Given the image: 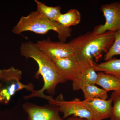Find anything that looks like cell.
I'll return each instance as SVG.
<instances>
[{"label": "cell", "instance_id": "obj_1", "mask_svg": "<svg viewBox=\"0 0 120 120\" xmlns=\"http://www.w3.org/2000/svg\"><path fill=\"white\" fill-rule=\"evenodd\" d=\"M20 53L26 59L31 58L37 62L38 70L35 77L38 79L39 75L43 78L44 85L41 90H34L33 94H43L46 91L50 96L55 94L56 87L58 84L67 81L60 73L51 58L38 48L31 41L22 43L20 47Z\"/></svg>", "mask_w": 120, "mask_h": 120}, {"label": "cell", "instance_id": "obj_2", "mask_svg": "<svg viewBox=\"0 0 120 120\" xmlns=\"http://www.w3.org/2000/svg\"><path fill=\"white\" fill-rule=\"evenodd\" d=\"M115 32L108 31L101 34L90 31L81 35L69 42L75 56L93 65L106 53L114 40Z\"/></svg>", "mask_w": 120, "mask_h": 120}, {"label": "cell", "instance_id": "obj_3", "mask_svg": "<svg viewBox=\"0 0 120 120\" xmlns=\"http://www.w3.org/2000/svg\"><path fill=\"white\" fill-rule=\"evenodd\" d=\"M50 30L57 32L60 41L65 42L67 39L71 36V28H64L57 22L49 20L37 11L31 12L27 16L21 17L12 31L17 35L27 31L43 35Z\"/></svg>", "mask_w": 120, "mask_h": 120}, {"label": "cell", "instance_id": "obj_4", "mask_svg": "<svg viewBox=\"0 0 120 120\" xmlns=\"http://www.w3.org/2000/svg\"><path fill=\"white\" fill-rule=\"evenodd\" d=\"M22 72L11 66L8 69H0V103L8 104L17 91L25 89L31 92L34 87L31 83H22Z\"/></svg>", "mask_w": 120, "mask_h": 120}, {"label": "cell", "instance_id": "obj_5", "mask_svg": "<svg viewBox=\"0 0 120 120\" xmlns=\"http://www.w3.org/2000/svg\"><path fill=\"white\" fill-rule=\"evenodd\" d=\"M30 98L38 97L46 99L49 103L57 106L60 112L63 114V118H67L72 115L73 116L89 120H94L92 114L84 104L83 101L75 98L71 101H66L62 94L60 95L56 99L50 95L43 94L30 95Z\"/></svg>", "mask_w": 120, "mask_h": 120}, {"label": "cell", "instance_id": "obj_6", "mask_svg": "<svg viewBox=\"0 0 120 120\" xmlns=\"http://www.w3.org/2000/svg\"><path fill=\"white\" fill-rule=\"evenodd\" d=\"M58 71L67 80L72 82L77 79L90 63L74 56L66 58L52 59Z\"/></svg>", "mask_w": 120, "mask_h": 120}, {"label": "cell", "instance_id": "obj_7", "mask_svg": "<svg viewBox=\"0 0 120 120\" xmlns=\"http://www.w3.org/2000/svg\"><path fill=\"white\" fill-rule=\"evenodd\" d=\"M101 9L105 22L104 24L96 26L93 31L101 34L108 31L116 32L120 30V2L102 5Z\"/></svg>", "mask_w": 120, "mask_h": 120}, {"label": "cell", "instance_id": "obj_8", "mask_svg": "<svg viewBox=\"0 0 120 120\" xmlns=\"http://www.w3.org/2000/svg\"><path fill=\"white\" fill-rule=\"evenodd\" d=\"M23 108L28 114V120H67L61 118L58 106L51 103L39 106L26 102Z\"/></svg>", "mask_w": 120, "mask_h": 120}, {"label": "cell", "instance_id": "obj_9", "mask_svg": "<svg viewBox=\"0 0 120 120\" xmlns=\"http://www.w3.org/2000/svg\"><path fill=\"white\" fill-rule=\"evenodd\" d=\"M35 45L40 50L51 58H62L75 55L69 43L52 41L50 39L38 41Z\"/></svg>", "mask_w": 120, "mask_h": 120}, {"label": "cell", "instance_id": "obj_10", "mask_svg": "<svg viewBox=\"0 0 120 120\" xmlns=\"http://www.w3.org/2000/svg\"><path fill=\"white\" fill-rule=\"evenodd\" d=\"M83 102L92 114L94 120H102L110 118L112 110V99H85Z\"/></svg>", "mask_w": 120, "mask_h": 120}, {"label": "cell", "instance_id": "obj_11", "mask_svg": "<svg viewBox=\"0 0 120 120\" xmlns=\"http://www.w3.org/2000/svg\"><path fill=\"white\" fill-rule=\"evenodd\" d=\"M98 74L92 66L88 67L79 77L72 82V89L74 91L81 90L84 86L96 84Z\"/></svg>", "mask_w": 120, "mask_h": 120}, {"label": "cell", "instance_id": "obj_12", "mask_svg": "<svg viewBox=\"0 0 120 120\" xmlns=\"http://www.w3.org/2000/svg\"><path fill=\"white\" fill-rule=\"evenodd\" d=\"M92 67L96 71L109 74L120 80V59L113 58L99 64L94 62Z\"/></svg>", "mask_w": 120, "mask_h": 120}, {"label": "cell", "instance_id": "obj_13", "mask_svg": "<svg viewBox=\"0 0 120 120\" xmlns=\"http://www.w3.org/2000/svg\"><path fill=\"white\" fill-rule=\"evenodd\" d=\"M96 84L101 86L107 92L111 91H117L120 90V80L117 78L102 72H99Z\"/></svg>", "mask_w": 120, "mask_h": 120}, {"label": "cell", "instance_id": "obj_14", "mask_svg": "<svg viewBox=\"0 0 120 120\" xmlns=\"http://www.w3.org/2000/svg\"><path fill=\"white\" fill-rule=\"evenodd\" d=\"M81 19V15L77 9H72L66 13H61L56 22L64 28H69L71 26L79 24Z\"/></svg>", "mask_w": 120, "mask_h": 120}, {"label": "cell", "instance_id": "obj_15", "mask_svg": "<svg viewBox=\"0 0 120 120\" xmlns=\"http://www.w3.org/2000/svg\"><path fill=\"white\" fill-rule=\"evenodd\" d=\"M37 5V11L48 19L56 22L57 18L61 14V8L60 6H48L42 2L35 0Z\"/></svg>", "mask_w": 120, "mask_h": 120}, {"label": "cell", "instance_id": "obj_16", "mask_svg": "<svg viewBox=\"0 0 120 120\" xmlns=\"http://www.w3.org/2000/svg\"><path fill=\"white\" fill-rule=\"evenodd\" d=\"M82 91L85 99L100 98L107 99V92L102 88L98 87L95 85H88L84 86L81 90Z\"/></svg>", "mask_w": 120, "mask_h": 120}, {"label": "cell", "instance_id": "obj_17", "mask_svg": "<svg viewBox=\"0 0 120 120\" xmlns=\"http://www.w3.org/2000/svg\"><path fill=\"white\" fill-rule=\"evenodd\" d=\"M120 55V30L115 32L113 43L104 57L105 61L113 58L114 56Z\"/></svg>", "mask_w": 120, "mask_h": 120}, {"label": "cell", "instance_id": "obj_18", "mask_svg": "<svg viewBox=\"0 0 120 120\" xmlns=\"http://www.w3.org/2000/svg\"><path fill=\"white\" fill-rule=\"evenodd\" d=\"M110 98L112 101V110L110 120H120V90L113 91Z\"/></svg>", "mask_w": 120, "mask_h": 120}, {"label": "cell", "instance_id": "obj_19", "mask_svg": "<svg viewBox=\"0 0 120 120\" xmlns=\"http://www.w3.org/2000/svg\"><path fill=\"white\" fill-rule=\"evenodd\" d=\"M67 120H87V119H84V118H79V117H76L73 116H72V117H69L68 119H67Z\"/></svg>", "mask_w": 120, "mask_h": 120}]
</instances>
